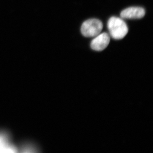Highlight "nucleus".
I'll return each instance as SVG.
<instances>
[{"label":"nucleus","mask_w":153,"mask_h":153,"mask_svg":"<svg viewBox=\"0 0 153 153\" xmlns=\"http://www.w3.org/2000/svg\"><path fill=\"white\" fill-rule=\"evenodd\" d=\"M107 27L110 36L116 40L123 39L128 33V27L125 22L117 17L110 18L108 22Z\"/></svg>","instance_id":"obj_1"},{"label":"nucleus","mask_w":153,"mask_h":153,"mask_svg":"<svg viewBox=\"0 0 153 153\" xmlns=\"http://www.w3.org/2000/svg\"><path fill=\"white\" fill-rule=\"evenodd\" d=\"M102 28L103 24L100 20L95 19H88L82 24L81 32L84 37L93 38L100 34Z\"/></svg>","instance_id":"obj_2"},{"label":"nucleus","mask_w":153,"mask_h":153,"mask_svg":"<svg viewBox=\"0 0 153 153\" xmlns=\"http://www.w3.org/2000/svg\"><path fill=\"white\" fill-rule=\"evenodd\" d=\"M110 41V38L107 33H103L99 34L91 41V47L95 51H102L108 47Z\"/></svg>","instance_id":"obj_3"},{"label":"nucleus","mask_w":153,"mask_h":153,"mask_svg":"<svg viewBox=\"0 0 153 153\" xmlns=\"http://www.w3.org/2000/svg\"><path fill=\"white\" fill-rule=\"evenodd\" d=\"M17 150L10 136L6 132L0 131V152H15Z\"/></svg>","instance_id":"obj_4"},{"label":"nucleus","mask_w":153,"mask_h":153,"mask_svg":"<svg viewBox=\"0 0 153 153\" xmlns=\"http://www.w3.org/2000/svg\"><path fill=\"white\" fill-rule=\"evenodd\" d=\"M146 12L141 7H130L124 10L120 13V16L125 19H140L144 16Z\"/></svg>","instance_id":"obj_5"}]
</instances>
